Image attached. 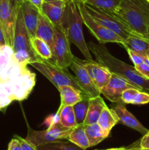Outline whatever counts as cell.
Segmentation results:
<instances>
[{
  "mask_svg": "<svg viewBox=\"0 0 149 150\" xmlns=\"http://www.w3.org/2000/svg\"><path fill=\"white\" fill-rule=\"evenodd\" d=\"M87 45L98 62L105 66L112 73L127 80L138 89L149 93V79L138 73L134 66L133 67L115 58L104 44L90 41Z\"/></svg>",
  "mask_w": 149,
  "mask_h": 150,
  "instance_id": "obj_1",
  "label": "cell"
},
{
  "mask_svg": "<svg viewBox=\"0 0 149 150\" xmlns=\"http://www.w3.org/2000/svg\"><path fill=\"white\" fill-rule=\"evenodd\" d=\"M112 13L134 33L148 39L149 3L146 0H122Z\"/></svg>",
  "mask_w": 149,
  "mask_h": 150,
  "instance_id": "obj_2",
  "label": "cell"
},
{
  "mask_svg": "<svg viewBox=\"0 0 149 150\" xmlns=\"http://www.w3.org/2000/svg\"><path fill=\"white\" fill-rule=\"evenodd\" d=\"M83 23L77 4L72 0H69L61 25L70 43L74 44L80 50L86 60L93 61V57L83 35Z\"/></svg>",
  "mask_w": 149,
  "mask_h": 150,
  "instance_id": "obj_3",
  "label": "cell"
},
{
  "mask_svg": "<svg viewBox=\"0 0 149 150\" xmlns=\"http://www.w3.org/2000/svg\"><path fill=\"white\" fill-rule=\"evenodd\" d=\"M13 48L15 59L21 65L27 66L39 57L32 45L31 37L23 22L20 8L16 18Z\"/></svg>",
  "mask_w": 149,
  "mask_h": 150,
  "instance_id": "obj_4",
  "label": "cell"
},
{
  "mask_svg": "<svg viewBox=\"0 0 149 150\" xmlns=\"http://www.w3.org/2000/svg\"><path fill=\"white\" fill-rule=\"evenodd\" d=\"M29 64L46 77L56 89L60 86H71L85 95L75 76H73L68 69L61 68L51 60L44 59L39 57Z\"/></svg>",
  "mask_w": 149,
  "mask_h": 150,
  "instance_id": "obj_5",
  "label": "cell"
},
{
  "mask_svg": "<svg viewBox=\"0 0 149 150\" xmlns=\"http://www.w3.org/2000/svg\"><path fill=\"white\" fill-rule=\"evenodd\" d=\"M28 133L26 139L37 147L41 145L59 142L68 139L72 128H67L61 125L58 120L53 122L45 130H34L27 125Z\"/></svg>",
  "mask_w": 149,
  "mask_h": 150,
  "instance_id": "obj_6",
  "label": "cell"
},
{
  "mask_svg": "<svg viewBox=\"0 0 149 150\" xmlns=\"http://www.w3.org/2000/svg\"><path fill=\"white\" fill-rule=\"evenodd\" d=\"M84 4L86 10L91 17L105 27L119 35L124 40L130 35H137L124 22L120 20L111 12L105 11L87 3H84Z\"/></svg>",
  "mask_w": 149,
  "mask_h": 150,
  "instance_id": "obj_7",
  "label": "cell"
},
{
  "mask_svg": "<svg viewBox=\"0 0 149 150\" xmlns=\"http://www.w3.org/2000/svg\"><path fill=\"white\" fill-rule=\"evenodd\" d=\"M52 61L60 67L68 69L74 60L70 48V42L67 38L64 28L61 24L55 26Z\"/></svg>",
  "mask_w": 149,
  "mask_h": 150,
  "instance_id": "obj_8",
  "label": "cell"
},
{
  "mask_svg": "<svg viewBox=\"0 0 149 150\" xmlns=\"http://www.w3.org/2000/svg\"><path fill=\"white\" fill-rule=\"evenodd\" d=\"M76 4L81 16L83 23L86 25L91 33L96 38L99 43L105 44L107 42H115L122 45L124 40L91 17L86 10L84 3H76Z\"/></svg>",
  "mask_w": 149,
  "mask_h": 150,
  "instance_id": "obj_9",
  "label": "cell"
},
{
  "mask_svg": "<svg viewBox=\"0 0 149 150\" xmlns=\"http://www.w3.org/2000/svg\"><path fill=\"white\" fill-rule=\"evenodd\" d=\"M35 74L25 67L17 76L9 79L13 92V100L21 101L26 99L35 85Z\"/></svg>",
  "mask_w": 149,
  "mask_h": 150,
  "instance_id": "obj_10",
  "label": "cell"
},
{
  "mask_svg": "<svg viewBox=\"0 0 149 150\" xmlns=\"http://www.w3.org/2000/svg\"><path fill=\"white\" fill-rule=\"evenodd\" d=\"M18 12L10 0H0V24L4 32L6 44L11 47L13 45Z\"/></svg>",
  "mask_w": 149,
  "mask_h": 150,
  "instance_id": "obj_11",
  "label": "cell"
},
{
  "mask_svg": "<svg viewBox=\"0 0 149 150\" xmlns=\"http://www.w3.org/2000/svg\"><path fill=\"white\" fill-rule=\"evenodd\" d=\"M77 59L87 70L93 84L100 92L101 89L109 82L112 73L105 66L94 60H83L77 57Z\"/></svg>",
  "mask_w": 149,
  "mask_h": 150,
  "instance_id": "obj_12",
  "label": "cell"
},
{
  "mask_svg": "<svg viewBox=\"0 0 149 150\" xmlns=\"http://www.w3.org/2000/svg\"><path fill=\"white\" fill-rule=\"evenodd\" d=\"M70 67L74 73V76L86 96L92 98L100 95V92L93 84L87 70L77 61L76 57H74V60Z\"/></svg>",
  "mask_w": 149,
  "mask_h": 150,
  "instance_id": "obj_13",
  "label": "cell"
},
{
  "mask_svg": "<svg viewBox=\"0 0 149 150\" xmlns=\"http://www.w3.org/2000/svg\"><path fill=\"white\" fill-rule=\"evenodd\" d=\"M131 87L136 88L127 80L112 73L109 82L101 89L100 93L108 100L116 103L121 101V95L125 89Z\"/></svg>",
  "mask_w": 149,
  "mask_h": 150,
  "instance_id": "obj_14",
  "label": "cell"
},
{
  "mask_svg": "<svg viewBox=\"0 0 149 150\" xmlns=\"http://www.w3.org/2000/svg\"><path fill=\"white\" fill-rule=\"evenodd\" d=\"M20 10H21L23 22L31 38H34L39 23V16L41 14L40 10L28 0L22 4Z\"/></svg>",
  "mask_w": 149,
  "mask_h": 150,
  "instance_id": "obj_15",
  "label": "cell"
},
{
  "mask_svg": "<svg viewBox=\"0 0 149 150\" xmlns=\"http://www.w3.org/2000/svg\"><path fill=\"white\" fill-rule=\"evenodd\" d=\"M68 1H59L43 2L41 7V13L45 16L54 26L61 24L64 18L66 7Z\"/></svg>",
  "mask_w": 149,
  "mask_h": 150,
  "instance_id": "obj_16",
  "label": "cell"
},
{
  "mask_svg": "<svg viewBox=\"0 0 149 150\" xmlns=\"http://www.w3.org/2000/svg\"><path fill=\"white\" fill-rule=\"evenodd\" d=\"M119 120V123L124 125L133 130H137L142 135H145L149 130L144 127L141 123L136 119L132 114L129 112L126 108L125 103L122 101L116 103V105L112 108Z\"/></svg>",
  "mask_w": 149,
  "mask_h": 150,
  "instance_id": "obj_17",
  "label": "cell"
},
{
  "mask_svg": "<svg viewBox=\"0 0 149 150\" xmlns=\"http://www.w3.org/2000/svg\"><path fill=\"white\" fill-rule=\"evenodd\" d=\"M54 34H55L54 25L44 15L41 13L35 37L47 42L52 50L53 45Z\"/></svg>",
  "mask_w": 149,
  "mask_h": 150,
  "instance_id": "obj_18",
  "label": "cell"
},
{
  "mask_svg": "<svg viewBox=\"0 0 149 150\" xmlns=\"http://www.w3.org/2000/svg\"><path fill=\"white\" fill-rule=\"evenodd\" d=\"M106 106V103L104 100L101 98L100 95L90 98L89 110H88L87 115H86V120L83 124L85 125H89L97 123L102 110Z\"/></svg>",
  "mask_w": 149,
  "mask_h": 150,
  "instance_id": "obj_19",
  "label": "cell"
},
{
  "mask_svg": "<svg viewBox=\"0 0 149 150\" xmlns=\"http://www.w3.org/2000/svg\"><path fill=\"white\" fill-rule=\"evenodd\" d=\"M57 89L59 92L61 96L60 107L74 105L77 102L81 100L83 97L86 96L80 90L71 86H60Z\"/></svg>",
  "mask_w": 149,
  "mask_h": 150,
  "instance_id": "obj_20",
  "label": "cell"
},
{
  "mask_svg": "<svg viewBox=\"0 0 149 150\" xmlns=\"http://www.w3.org/2000/svg\"><path fill=\"white\" fill-rule=\"evenodd\" d=\"M122 46L125 48V49H130L146 55V52L149 49V39L132 34L124 40Z\"/></svg>",
  "mask_w": 149,
  "mask_h": 150,
  "instance_id": "obj_21",
  "label": "cell"
},
{
  "mask_svg": "<svg viewBox=\"0 0 149 150\" xmlns=\"http://www.w3.org/2000/svg\"><path fill=\"white\" fill-rule=\"evenodd\" d=\"M97 123L101 128L109 135L112 127L119 123V120L114 110L112 108H108L107 105L102 110Z\"/></svg>",
  "mask_w": 149,
  "mask_h": 150,
  "instance_id": "obj_22",
  "label": "cell"
},
{
  "mask_svg": "<svg viewBox=\"0 0 149 150\" xmlns=\"http://www.w3.org/2000/svg\"><path fill=\"white\" fill-rule=\"evenodd\" d=\"M67 140L74 144L81 149H86L91 147L90 143L86 133V125L84 124L77 125L72 130Z\"/></svg>",
  "mask_w": 149,
  "mask_h": 150,
  "instance_id": "obj_23",
  "label": "cell"
},
{
  "mask_svg": "<svg viewBox=\"0 0 149 150\" xmlns=\"http://www.w3.org/2000/svg\"><path fill=\"white\" fill-rule=\"evenodd\" d=\"M58 121L60 124L67 128H74L77 125L74 115L73 105H65L59 107L57 111Z\"/></svg>",
  "mask_w": 149,
  "mask_h": 150,
  "instance_id": "obj_24",
  "label": "cell"
},
{
  "mask_svg": "<svg viewBox=\"0 0 149 150\" xmlns=\"http://www.w3.org/2000/svg\"><path fill=\"white\" fill-rule=\"evenodd\" d=\"M86 133L91 146H96L109 136L101 128L98 123L86 125Z\"/></svg>",
  "mask_w": 149,
  "mask_h": 150,
  "instance_id": "obj_25",
  "label": "cell"
},
{
  "mask_svg": "<svg viewBox=\"0 0 149 150\" xmlns=\"http://www.w3.org/2000/svg\"><path fill=\"white\" fill-rule=\"evenodd\" d=\"M31 42H32L34 51H35L38 57L44 59L52 60V50L47 42L36 37L31 38Z\"/></svg>",
  "mask_w": 149,
  "mask_h": 150,
  "instance_id": "obj_26",
  "label": "cell"
},
{
  "mask_svg": "<svg viewBox=\"0 0 149 150\" xmlns=\"http://www.w3.org/2000/svg\"><path fill=\"white\" fill-rule=\"evenodd\" d=\"M89 100H90L89 97H83L81 100L73 105V109H74L77 125H81L84 123L86 115H87L88 110H89Z\"/></svg>",
  "mask_w": 149,
  "mask_h": 150,
  "instance_id": "obj_27",
  "label": "cell"
},
{
  "mask_svg": "<svg viewBox=\"0 0 149 150\" xmlns=\"http://www.w3.org/2000/svg\"><path fill=\"white\" fill-rule=\"evenodd\" d=\"M38 150H86L81 149L71 142H53L37 146Z\"/></svg>",
  "mask_w": 149,
  "mask_h": 150,
  "instance_id": "obj_28",
  "label": "cell"
},
{
  "mask_svg": "<svg viewBox=\"0 0 149 150\" xmlns=\"http://www.w3.org/2000/svg\"><path fill=\"white\" fill-rule=\"evenodd\" d=\"M122 0H88L85 3L91 4L94 7L113 13L118 9Z\"/></svg>",
  "mask_w": 149,
  "mask_h": 150,
  "instance_id": "obj_29",
  "label": "cell"
},
{
  "mask_svg": "<svg viewBox=\"0 0 149 150\" xmlns=\"http://www.w3.org/2000/svg\"><path fill=\"white\" fill-rule=\"evenodd\" d=\"M139 91L140 89L134 87L128 88V89H125L121 95V101L125 104H131L134 97L136 96Z\"/></svg>",
  "mask_w": 149,
  "mask_h": 150,
  "instance_id": "obj_30",
  "label": "cell"
},
{
  "mask_svg": "<svg viewBox=\"0 0 149 150\" xmlns=\"http://www.w3.org/2000/svg\"><path fill=\"white\" fill-rule=\"evenodd\" d=\"M126 50L127 51V53H128L131 62L134 63V66H137V65H139V64H142V63L145 61L146 57H147V56L146 55H144V54H140V53L136 52V51H131V50L130 49H126Z\"/></svg>",
  "mask_w": 149,
  "mask_h": 150,
  "instance_id": "obj_31",
  "label": "cell"
},
{
  "mask_svg": "<svg viewBox=\"0 0 149 150\" xmlns=\"http://www.w3.org/2000/svg\"><path fill=\"white\" fill-rule=\"evenodd\" d=\"M149 103V93L140 90L132 101L133 105H145Z\"/></svg>",
  "mask_w": 149,
  "mask_h": 150,
  "instance_id": "obj_32",
  "label": "cell"
},
{
  "mask_svg": "<svg viewBox=\"0 0 149 150\" xmlns=\"http://www.w3.org/2000/svg\"><path fill=\"white\" fill-rule=\"evenodd\" d=\"M134 67L137 71L140 73L142 76L149 79V59L148 57H146L145 61L142 64L134 66Z\"/></svg>",
  "mask_w": 149,
  "mask_h": 150,
  "instance_id": "obj_33",
  "label": "cell"
},
{
  "mask_svg": "<svg viewBox=\"0 0 149 150\" xmlns=\"http://www.w3.org/2000/svg\"><path fill=\"white\" fill-rule=\"evenodd\" d=\"M14 136H15L20 141V144H21L22 150H38L36 146H34L33 144H32L30 142L26 140V139H23L22 137L17 136V135H15Z\"/></svg>",
  "mask_w": 149,
  "mask_h": 150,
  "instance_id": "obj_34",
  "label": "cell"
},
{
  "mask_svg": "<svg viewBox=\"0 0 149 150\" xmlns=\"http://www.w3.org/2000/svg\"><path fill=\"white\" fill-rule=\"evenodd\" d=\"M7 150H22L21 144L15 136H14L9 142Z\"/></svg>",
  "mask_w": 149,
  "mask_h": 150,
  "instance_id": "obj_35",
  "label": "cell"
},
{
  "mask_svg": "<svg viewBox=\"0 0 149 150\" xmlns=\"http://www.w3.org/2000/svg\"><path fill=\"white\" fill-rule=\"evenodd\" d=\"M139 147L149 149V130L145 134L143 135V138H142L140 142Z\"/></svg>",
  "mask_w": 149,
  "mask_h": 150,
  "instance_id": "obj_36",
  "label": "cell"
},
{
  "mask_svg": "<svg viewBox=\"0 0 149 150\" xmlns=\"http://www.w3.org/2000/svg\"><path fill=\"white\" fill-rule=\"evenodd\" d=\"M26 1V0H10L13 6L17 11H18V10L21 7L22 4Z\"/></svg>",
  "mask_w": 149,
  "mask_h": 150,
  "instance_id": "obj_37",
  "label": "cell"
},
{
  "mask_svg": "<svg viewBox=\"0 0 149 150\" xmlns=\"http://www.w3.org/2000/svg\"><path fill=\"white\" fill-rule=\"evenodd\" d=\"M28 1H30L36 7H37L41 12V7H42V3H43V0H28Z\"/></svg>",
  "mask_w": 149,
  "mask_h": 150,
  "instance_id": "obj_38",
  "label": "cell"
},
{
  "mask_svg": "<svg viewBox=\"0 0 149 150\" xmlns=\"http://www.w3.org/2000/svg\"><path fill=\"white\" fill-rule=\"evenodd\" d=\"M6 44L5 38H4V32H3L2 28H1V24H0V45H3Z\"/></svg>",
  "mask_w": 149,
  "mask_h": 150,
  "instance_id": "obj_39",
  "label": "cell"
},
{
  "mask_svg": "<svg viewBox=\"0 0 149 150\" xmlns=\"http://www.w3.org/2000/svg\"><path fill=\"white\" fill-rule=\"evenodd\" d=\"M106 150H127V148L125 147H119V148H110Z\"/></svg>",
  "mask_w": 149,
  "mask_h": 150,
  "instance_id": "obj_40",
  "label": "cell"
},
{
  "mask_svg": "<svg viewBox=\"0 0 149 150\" xmlns=\"http://www.w3.org/2000/svg\"><path fill=\"white\" fill-rule=\"evenodd\" d=\"M127 150H149V149H143V148H140V147H134V148H131V149H127Z\"/></svg>",
  "mask_w": 149,
  "mask_h": 150,
  "instance_id": "obj_41",
  "label": "cell"
},
{
  "mask_svg": "<svg viewBox=\"0 0 149 150\" xmlns=\"http://www.w3.org/2000/svg\"><path fill=\"white\" fill-rule=\"evenodd\" d=\"M72 1H74L76 3H85L88 0H72Z\"/></svg>",
  "mask_w": 149,
  "mask_h": 150,
  "instance_id": "obj_42",
  "label": "cell"
},
{
  "mask_svg": "<svg viewBox=\"0 0 149 150\" xmlns=\"http://www.w3.org/2000/svg\"><path fill=\"white\" fill-rule=\"evenodd\" d=\"M59 1V0H43V2H50V1ZM64 1H69V0H64Z\"/></svg>",
  "mask_w": 149,
  "mask_h": 150,
  "instance_id": "obj_43",
  "label": "cell"
},
{
  "mask_svg": "<svg viewBox=\"0 0 149 150\" xmlns=\"http://www.w3.org/2000/svg\"><path fill=\"white\" fill-rule=\"evenodd\" d=\"M146 56H147V57L148 58V59H149V49L148 50L147 52H146Z\"/></svg>",
  "mask_w": 149,
  "mask_h": 150,
  "instance_id": "obj_44",
  "label": "cell"
},
{
  "mask_svg": "<svg viewBox=\"0 0 149 150\" xmlns=\"http://www.w3.org/2000/svg\"><path fill=\"white\" fill-rule=\"evenodd\" d=\"M148 34H149V20H148Z\"/></svg>",
  "mask_w": 149,
  "mask_h": 150,
  "instance_id": "obj_45",
  "label": "cell"
},
{
  "mask_svg": "<svg viewBox=\"0 0 149 150\" xmlns=\"http://www.w3.org/2000/svg\"><path fill=\"white\" fill-rule=\"evenodd\" d=\"M146 1H148V3H149V0H146Z\"/></svg>",
  "mask_w": 149,
  "mask_h": 150,
  "instance_id": "obj_46",
  "label": "cell"
},
{
  "mask_svg": "<svg viewBox=\"0 0 149 150\" xmlns=\"http://www.w3.org/2000/svg\"><path fill=\"white\" fill-rule=\"evenodd\" d=\"M148 39H149V36H148Z\"/></svg>",
  "mask_w": 149,
  "mask_h": 150,
  "instance_id": "obj_47",
  "label": "cell"
},
{
  "mask_svg": "<svg viewBox=\"0 0 149 150\" xmlns=\"http://www.w3.org/2000/svg\"><path fill=\"white\" fill-rule=\"evenodd\" d=\"M105 150H106V149H105Z\"/></svg>",
  "mask_w": 149,
  "mask_h": 150,
  "instance_id": "obj_48",
  "label": "cell"
}]
</instances>
